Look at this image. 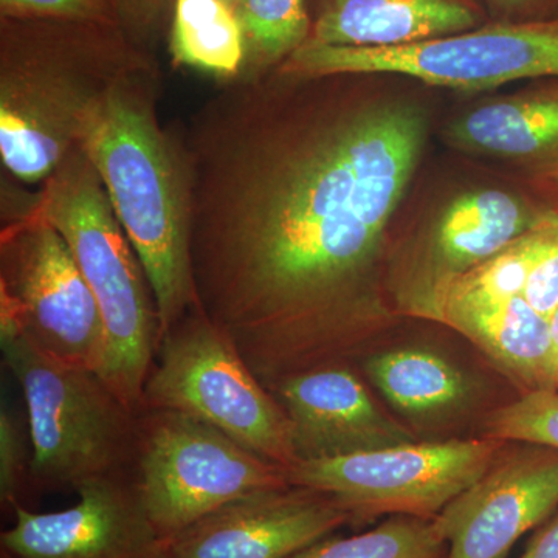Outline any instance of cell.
Here are the masks:
<instances>
[{
	"label": "cell",
	"mask_w": 558,
	"mask_h": 558,
	"mask_svg": "<svg viewBox=\"0 0 558 558\" xmlns=\"http://www.w3.org/2000/svg\"><path fill=\"white\" fill-rule=\"evenodd\" d=\"M380 76L238 78L178 134L197 304L269 389L395 315L389 236L429 112Z\"/></svg>",
	"instance_id": "1"
},
{
	"label": "cell",
	"mask_w": 558,
	"mask_h": 558,
	"mask_svg": "<svg viewBox=\"0 0 558 558\" xmlns=\"http://www.w3.org/2000/svg\"><path fill=\"white\" fill-rule=\"evenodd\" d=\"M160 72L131 70L87 121V154L156 296L161 339L197 304L190 256V191L178 134L161 126Z\"/></svg>",
	"instance_id": "2"
},
{
	"label": "cell",
	"mask_w": 558,
	"mask_h": 558,
	"mask_svg": "<svg viewBox=\"0 0 558 558\" xmlns=\"http://www.w3.org/2000/svg\"><path fill=\"white\" fill-rule=\"evenodd\" d=\"M153 57L117 25L0 17V159L43 185L78 148L87 121Z\"/></svg>",
	"instance_id": "3"
},
{
	"label": "cell",
	"mask_w": 558,
	"mask_h": 558,
	"mask_svg": "<svg viewBox=\"0 0 558 558\" xmlns=\"http://www.w3.org/2000/svg\"><path fill=\"white\" fill-rule=\"evenodd\" d=\"M35 211L68 241L100 307L106 359L98 376L142 413L143 388L161 343L159 310L148 275L81 146L43 183Z\"/></svg>",
	"instance_id": "4"
},
{
	"label": "cell",
	"mask_w": 558,
	"mask_h": 558,
	"mask_svg": "<svg viewBox=\"0 0 558 558\" xmlns=\"http://www.w3.org/2000/svg\"><path fill=\"white\" fill-rule=\"evenodd\" d=\"M0 343L27 410L31 487L76 492L94 480L134 473L142 413L94 371L49 357L22 333Z\"/></svg>",
	"instance_id": "5"
},
{
	"label": "cell",
	"mask_w": 558,
	"mask_h": 558,
	"mask_svg": "<svg viewBox=\"0 0 558 558\" xmlns=\"http://www.w3.org/2000/svg\"><path fill=\"white\" fill-rule=\"evenodd\" d=\"M145 410L199 418L282 468L299 461L289 418L274 392L201 307L186 312L161 339L143 388Z\"/></svg>",
	"instance_id": "6"
},
{
	"label": "cell",
	"mask_w": 558,
	"mask_h": 558,
	"mask_svg": "<svg viewBox=\"0 0 558 558\" xmlns=\"http://www.w3.org/2000/svg\"><path fill=\"white\" fill-rule=\"evenodd\" d=\"M277 70L296 76L377 73L465 92L558 80V21L488 22L475 31L384 49L307 40Z\"/></svg>",
	"instance_id": "7"
},
{
	"label": "cell",
	"mask_w": 558,
	"mask_h": 558,
	"mask_svg": "<svg viewBox=\"0 0 558 558\" xmlns=\"http://www.w3.org/2000/svg\"><path fill=\"white\" fill-rule=\"evenodd\" d=\"M134 475L163 538L236 499L290 486L288 469L178 411H142Z\"/></svg>",
	"instance_id": "8"
},
{
	"label": "cell",
	"mask_w": 558,
	"mask_h": 558,
	"mask_svg": "<svg viewBox=\"0 0 558 558\" xmlns=\"http://www.w3.org/2000/svg\"><path fill=\"white\" fill-rule=\"evenodd\" d=\"M20 333L65 365L97 374L105 365L97 300L68 241L35 207L0 231V340Z\"/></svg>",
	"instance_id": "9"
},
{
	"label": "cell",
	"mask_w": 558,
	"mask_h": 558,
	"mask_svg": "<svg viewBox=\"0 0 558 558\" xmlns=\"http://www.w3.org/2000/svg\"><path fill=\"white\" fill-rule=\"evenodd\" d=\"M558 213L521 186L478 185L444 201L388 260L395 314L438 323L451 286Z\"/></svg>",
	"instance_id": "10"
},
{
	"label": "cell",
	"mask_w": 558,
	"mask_h": 558,
	"mask_svg": "<svg viewBox=\"0 0 558 558\" xmlns=\"http://www.w3.org/2000/svg\"><path fill=\"white\" fill-rule=\"evenodd\" d=\"M502 440L484 438L413 442L348 457L299 461L290 486L336 499L362 524L379 517L435 519L462 492L486 475L502 453Z\"/></svg>",
	"instance_id": "11"
},
{
	"label": "cell",
	"mask_w": 558,
	"mask_h": 558,
	"mask_svg": "<svg viewBox=\"0 0 558 558\" xmlns=\"http://www.w3.org/2000/svg\"><path fill=\"white\" fill-rule=\"evenodd\" d=\"M76 494V505L57 512L13 506L0 550L14 558H168L134 473L90 481Z\"/></svg>",
	"instance_id": "12"
},
{
	"label": "cell",
	"mask_w": 558,
	"mask_h": 558,
	"mask_svg": "<svg viewBox=\"0 0 558 558\" xmlns=\"http://www.w3.org/2000/svg\"><path fill=\"white\" fill-rule=\"evenodd\" d=\"M558 508V450L523 444L435 517L446 558H506Z\"/></svg>",
	"instance_id": "13"
},
{
	"label": "cell",
	"mask_w": 558,
	"mask_h": 558,
	"mask_svg": "<svg viewBox=\"0 0 558 558\" xmlns=\"http://www.w3.org/2000/svg\"><path fill=\"white\" fill-rule=\"evenodd\" d=\"M351 524L329 495L289 486L215 510L174 537L168 558H290Z\"/></svg>",
	"instance_id": "14"
},
{
	"label": "cell",
	"mask_w": 558,
	"mask_h": 558,
	"mask_svg": "<svg viewBox=\"0 0 558 558\" xmlns=\"http://www.w3.org/2000/svg\"><path fill=\"white\" fill-rule=\"evenodd\" d=\"M270 391L289 418L299 461L417 442L409 428L379 410L363 381L343 363L292 374Z\"/></svg>",
	"instance_id": "15"
},
{
	"label": "cell",
	"mask_w": 558,
	"mask_h": 558,
	"mask_svg": "<svg viewBox=\"0 0 558 558\" xmlns=\"http://www.w3.org/2000/svg\"><path fill=\"white\" fill-rule=\"evenodd\" d=\"M446 138L505 168L512 183L558 213V80L473 106L449 123Z\"/></svg>",
	"instance_id": "16"
},
{
	"label": "cell",
	"mask_w": 558,
	"mask_h": 558,
	"mask_svg": "<svg viewBox=\"0 0 558 558\" xmlns=\"http://www.w3.org/2000/svg\"><path fill=\"white\" fill-rule=\"evenodd\" d=\"M311 43L407 46L488 24L483 0H310Z\"/></svg>",
	"instance_id": "17"
},
{
	"label": "cell",
	"mask_w": 558,
	"mask_h": 558,
	"mask_svg": "<svg viewBox=\"0 0 558 558\" xmlns=\"http://www.w3.org/2000/svg\"><path fill=\"white\" fill-rule=\"evenodd\" d=\"M440 325L468 337L520 385L523 395L556 389L549 319L523 295L486 306L447 311Z\"/></svg>",
	"instance_id": "18"
},
{
	"label": "cell",
	"mask_w": 558,
	"mask_h": 558,
	"mask_svg": "<svg viewBox=\"0 0 558 558\" xmlns=\"http://www.w3.org/2000/svg\"><path fill=\"white\" fill-rule=\"evenodd\" d=\"M172 62L230 83L244 70L245 44L236 10L223 0H172Z\"/></svg>",
	"instance_id": "19"
},
{
	"label": "cell",
	"mask_w": 558,
	"mask_h": 558,
	"mask_svg": "<svg viewBox=\"0 0 558 558\" xmlns=\"http://www.w3.org/2000/svg\"><path fill=\"white\" fill-rule=\"evenodd\" d=\"M366 373L396 409L411 416L447 413L469 399L461 371L433 352L403 349L374 355Z\"/></svg>",
	"instance_id": "20"
},
{
	"label": "cell",
	"mask_w": 558,
	"mask_h": 558,
	"mask_svg": "<svg viewBox=\"0 0 558 558\" xmlns=\"http://www.w3.org/2000/svg\"><path fill=\"white\" fill-rule=\"evenodd\" d=\"M236 14L245 44L240 78L274 72L311 38L310 0H241Z\"/></svg>",
	"instance_id": "21"
},
{
	"label": "cell",
	"mask_w": 558,
	"mask_h": 558,
	"mask_svg": "<svg viewBox=\"0 0 558 558\" xmlns=\"http://www.w3.org/2000/svg\"><path fill=\"white\" fill-rule=\"evenodd\" d=\"M447 550L435 519L395 515L363 534L319 539L290 558H446Z\"/></svg>",
	"instance_id": "22"
},
{
	"label": "cell",
	"mask_w": 558,
	"mask_h": 558,
	"mask_svg": "<svg viewBox=\"0 0 558 558\" xmlns=\"http://www.w3.org/2000/svg\"><path fill=\"white\" fill-rule=\"evenodd\" d=\"M546 227L524 234L459 278L444 299L438 323L450 310L486 306L523 295Z\"/></svg>",
	"instance_id": "23"
},
{
	"label": "cell",
	"mask_w": 558,
	"mask_h": 558,
	"mask_svg": "<svg viewBox=\"0 0 558 558\" xmlns=\"http://www.w3.org/2000/svg\"><path fill=\"white\" fill-rule=\"evenodd\" d=\"M486 438L558 450V391L538 389L501 407L486 421Z\"/></svg>",
	"instance_id": "24"
},
{
	"label": "cell",
	"mask_w": 558,
	"mask_h": 558,
	"mask_svg": "<svg viewBox=\"0 0 558 558\" xmlns=\"http://www.w3.org/2000/svg\"><path fill=\"white\" fill-rule=\"evenodd\" d=\"M25 424L14 411L0 410V502L2 509H13L22 502L25 488L31 486L32 453H28ZM24 505V502H22Z\"/></svg>",
	"instance_id": "25"
},
{
	"label": "cell",
	"mask_w": 558,
	"mask_h": 558,
	"mask_svg": "<svg viewBox=\"0 0 558 558\" xmlns=\"http://www.w3.org/2000/svg\"><path fill=\"white\" fill-rule=\"evenodd\" d=\"M0 17L89 22L121 27L112 0H0Z\"/></svg>",
	"instance_id": "26"
},
{
	"label": "cell",
	"mask_w": 558,
	"mask_h": 558,
	"mask_svg": "<svg viewBox=\"0 0 558 558\" xmlns=\"http://www.w3.org/2000/svg\"><path fill=\"white\" fill-rule=\"evenodd\" d=\"M524 300L549 319L558 307V220L546 227L529 270Z\"/></svg>",
	"instance_id": "27"
},
{
	"label": "cell",
	"mask_w": 558,
	"mask_h": 558,
	"mask_svg": "<svg viewBox=\"0 0 558 558\" xmlns=\"http://www.w3.org/2000/svg\"><path fill=\"white\" fill-rule=\"evenodd\" d=\"M120 25L138 46L157 36L171 16L172 0H112Z\"/></svg>",
	"instance_id": "28"
},
{
	"label": "cell",
	"mask_w": 558,
	"mask_h": 558,
	"mask_svg": "<svg viewBox=\"0 0 558 558\" xmlns=\"http://www.w3.org/2000/svg\"><path fill=\"white\" fill-rule=\"evenodd\" d=\"M490 22L558 21V0H483Z\"/></svg>",
	"instance_id": "29"
},
{
	"label": "cell",
	"mask_w": 558,
	"mask_h": 558,
	"mask_svg": "<svg viewBox=\"0 0 558 558\" xmlns=\"http://www.w3.org/2000/svg\"><path fill=\"white\" fill-rule=\"evenodd\" d=\"M520 558H558V513L539 529Z\"/></svg>",
	"instance_id": "30"
},
{
	"label": "cell",
	"mask_w": 558,
	"mask_h": 558,
	"mask_svg": "<svg viewBox=\"0 0 558 558\" xmlns=\"http://www.w3.org/2000/svg\"><path fill=\"white\" fill-rule=\"evenodd\" d=\"M550 340H553L554 373H556V391L558 385V307L549 317Z\"/></svg>",
	"instance_id": "31"
},
{
	"label": "cell",
	"mask_w": 558,
	"mask_h": 558,
	"mask_svg": "<svg viewBox=\"0 0 558 558\" xmlns=\"http://www.w3.org/2000/svg\"><path fill=\"white\" fill-rule=\"evenodd\" d=\"M223 2L229 3L231 9L236 10L238 5H240L241 0H223Z\"/></svg>",
	"instance_id": "32"
},
{
	"label": "cell",
	"mask_w": 558,
	"mask_h": 558,
	"mask_svg": "<svg viewBox=\"0 0 558 558\" xmlns=\"http://www.w3.org/2000/svg\"><path fill=\"white\" fill-rule=\"evenodd\" d=\"M0 558H14V557H11L10 554L5 553V550H0Z\"/></svg>",
	"instance_id": "33"
},
{
	"label": "cell",
	"mask_w": 558,
	"mask_h": 558,
	"mask_svg": "<svg viewBox=\"0 0 558 558\" xmlns=\"http://www.w3.org/2000/svg\"><path fill=\"white\" fill-rule=\"evenodd\" d=\"M557 391H558V385H557Z\"/></svg>",
	"instance_id": "34"
}]
</instances>
